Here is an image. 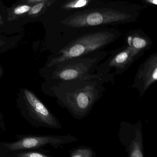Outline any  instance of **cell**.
I'll use <instances>...</instances> for the list:
<instances>
[{"instance_id":"6da1fadb","label":"cell","mask_w":157,"mask_h":157,"mask_svg":"<svg viewBox=\"0 0 157 157\" xmlns=\"http://www.w3.org/2000/svg\"><path fill=\"white\" fill-rule=\"evenodd\" d=\"M104 83L94 74L71 80H46L42 89L47 95L56 98L59 105L67 109L71 116L82 120L90 113L106 90Z\"/></svg>"},{"instance_id":"7a4b0ae2","label":"cell","mask_w":157,"mask_h":157,"mask_svg":"<svg viewBox=\"0 0 157 157\" xmlns=\"http://www.w3.org/2000/svg\"><path fill=\"white\" fill-rule=\"evenodd\" d=\"M106 56V52L97 50L64 60L40 72L46 80L67 81L85 78L95 74L96 67Z\"/></svg>"},{"instance_id":"3957f363","label":"cell","mask_w":157,"mask_h":157,"mask_svg":"<svg viewBox=\"0 0 157 157\" xmlns=\"http://www.w3.org/2000/svg\"><path fill=\"white\" fill-rule=\"evenodd\" d=\"M118 34L113 31H104L82 36L61 49L56 56L50 59L47 68L53 67L67 59L78 57L99 50L116 39Z\"/></svg>"},{"instance_id":"277c9868","label":"cell","mask_w":157,"mask_h":157,"mask_svg":"<svg viewBox=\"0 0 157 157\" xmlns=\"http://www.w3.org/2000/svg\"><path fill=\"white\" fill-rule=\"evenodd\" d=\"M17 103L23 115L33 126L54 129L62 127L58 119L30 90L26 88L20 90Z\"/></svg>"},{"instance_id":"5b68a950","label":"cell","mask_w":157,"mask_h":157,"mask_svg":"<svg viewBox=\"0 0 157 157\" xmlns=\"http://www.w3.org/2000/svg\"><path fill=\"white\" fill-rule=\"evenodd\" d=\"M135 19V14L113 9H95L78 12L63 21L75 28L92 27L110 24L124 23Z\"/></svg>"},{"instance_id":"8992f818","label":"cell","mask_w":157,"mask_h":157,"mask_svg":"<svg viewBox=\"0 0 157 157\" xmlns=\"http://www.w3.org/2000/svg\"><path fill=\"white\" fill-rule=\"evenodd\" d=\"M78 140L77 137L69 134L63 136H20L16 141L0 142V150L2 152V157H7L11 153L22 151L38 149L48 145L57 148L66 144L75 143Z\"/></svg>"},{"instance_id":"52a82bcc","label":"cell","mask_w":157,"mask_h":157,"mask_svg":"<svg viewBox=\"0 0 157 157\" xmlns=\"http://www.w3.org/2000/svg\"><path fill=\"white\" fill-rule=\"evenodd\" d=\"M136 60L131 48L128 46L100 63L95 69V74L105 83L111 82L113 84L115 76L125 72Z\"/></svg>"},{"instance_id":"ba28073f","label":"cell","mask_w":157,"mask_h":157,"mask_svg":"<svg viewBox=\"0 0 157 157\" xmlns=\"http://www.w3.org/2000/svg\"><path fill=\"white\" fill-rule=\"evenodd\" d=\"M118 137L129 157H144L142 124L138 120L136 124L123 121L120 124Z\"/></svg>"},{"instance_id":"9c48e42d","label":"cell","mask_w":157,"mask_h":157,"mask_svg":"<svg viewBox=\"0 0 157 157\" xmlns=\"http://www.w3.org/2000/svg\"><path fill=\"white\" fill-rule=\"evenodd\" d=\"M157 81V54H152L140 64L131 87L136 89L140 98Z\"/></svg>"},{"instance_id":"30bf717a","label":"cell","mask_w":157,"mask_h":157,"mask_svg":"<svg viewBox=\"0 0 157 157\" xmlns=\"http://www.w3.org/2000/svg\"><path fill=\"white\" fill-rule=\"evenodd\" d=\"M127 42L128 46L132 49L133 56L136 59L143 55L150 45L149 42L146 37L138 34H133L128 36Z\"/></svg>"},{"instance_id":"8fae6325","label":"cell","mask_w":157,"mask_h":157,"mask_svg":"<svg viewBox=\"0 0 157 157\" xmlns=\"http://www.w3.org/2000/svg\"><path fill=\"white\" fill-rule=\"evenodd\" d=\"M50 151L44 149H33L11 153L7 157H51Z\"/></svg>"},{"instance_id":"7c38bea8","label":"cell","mask_w":157,"mask_h":157,"mask_svg":"<svg viewBox=\"0 0 157 157\" xmlns=\"http://www.w3.org/2000/svg\"><path fill=\"white\" fill-rule=\"evenodd\" d=\"M71 157H95L96 152L93 149L88 146H80L69 151Z\"/></svg>"},{"instance_id":"4fadbf2b","label":"cell","mask_w":157,"mask_h":157,"mask_svg":"<svg viewBox=\"0 0 157 157\" xmlns=\"http://www.w3.org/2000/svg\"><path fill=\"white\" fill-rule=\"evenodd\" d=\"M91 0H67L63 6L66 10H74L86 7Z\"/></svg>"},{"instance_id":"5bb4252c","label":"cell","mask_w":157,"mask_h":157,"mask_svg":"<svg viewBox=\"0 0 157 157\" xmlns=\"http://www.w3.org/2000/svg\"><path fill=\"white\" fill-rule=\"evenodd\" d=\"M31 8V7L27 5H23L16 8L14 10V13L16 15H21L29 11Z\"/></svg>"},{"instance_id":"9a60e30c","label":"cell","mask_w":157,"mask_h":157,"mask_svg":"<svg viewBox=\"0 0 157 157\" xmlns=\"http://www.w3.org/2000/svg\"><path fill=\"white\" fill-rule=\"evenodd\" d=\"M44 3H39V4L35 5L33 8H31V10H30L29 13L30 14H37L41 11V10L44 7Z\"/></svg>"},{"instance_id":"2e32d148","label":"cell","mask_w":157,"mask_h":157,"mask_svg":"<svg viewBox=\"0 0 157 157\" xmlns=\"http://www.w3.org/2000/svg\"><path fill=\"white\" fill-rule=\"evenodd\" d=\"M146 2L152 5H157V0H145Z\"/></svg>"},{"instance_id":"e0dca14e","label":"cell","mask_w":157,"mask_h":157,"mask_svg":"<svg viewBox=\"0 0 157 157\" xmlns=\"http://www.w3.org/2000/svg\"><path fill=\"white\" fill-rule=\"evenodd\" d=\"M3 73V69H2V68L1 67H0V78L2 76V74Z\"/></svg>"},{"instance_id":"ac0fdd59","label":"cell","mask_w":157,"mask_h":157,"mask_svg":"<svg viewBox=\"0 0 157 157\" xmlns=\"http://www.w3.org/2000/svg\"><path fill=\"white\" fill-rule=\"evenodd\" d=\"M31 1L33 2H36V1H43V0H30Z\"/></svg>"},{"instance_id":"d6986e66","label":"cell","mask_w":157,"mask_h":157,"mask_svg":"<svg viewBox=\"0 0 157 157\" xmlns=\"http://www.w3.org/2000/svg\"><path fill=\"white\" fill-rule=\"evenodd\" d=\"M0 157H2V152L1 151V150H0Z\"/></svg>"}]
</instances>
